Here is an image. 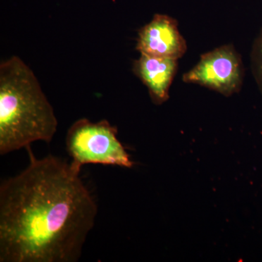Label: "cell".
<instances>
[{
    "instance_id": "obj_7",
    "label": "cell",
    "mask_w": 262,
    "mask_h": 262,
    "mask_svg": "<svg viewBox=\"0 0 262 262\" xmlns=\"http://www.w3.org/2000/svg\"><path fill=\"white\" fill-rule=\"evenodd\" d=\"M251 65L253 76L262 94V29L253 43L251 52Z\"/></svg>"
},
{
    "instance_id": "obj_4",
    "label": "cell",
    "mask_w": 262,
    "mask_h": 262,
    "mask_svg": "<svg viewBox=\"0 0 262 262\" xmlns=\"http://www.w3.org/2000/svg\"><path fill=\"white\" fill-rule=\"evenodd\" d=\"M244 77L241 56L233 46L227 45L203 55L195 67L183 75V81L229 96L241 90Z\"/></svg>"
},
{
    "instance_id": "obj_1",
    "label": "cell",
    "mask_w": 262,
    "mask_h": 262,
    "mask_svg": "<svg viewBox=\"0 0 262 262\" xmlns=\"http://www.w3.org/2000/svg\"><path fill=\"white\" fill-rule=\"evenodd\" d=\"M0 187V261L75 262L94 227L97 205L76 170L48 155Z\"/></svg>"
},
{
    "instance_id": "obj_2",
    "label": "cell",
    "mask_w": 262,
    "mask_h": 262,
    "mask_svg": "<svg viewBox=\"0 0 262 262\" xmlns=\"http://www.w3.org/2000/svg\"><path fill=\"white\" fill-rule=\"evenodd\" d=\"M54 110L37 77L18 56L0 64V155L50 143L57 131Z\"/></svg>"
},
{
    "instance_id": "obj_5",
    "label": "cell",
    "mask_w": 262,
    "mask_h": 262,
    "mask_svg": "<svg viewBox=\"0 0 262 262\" xmlns=\"http://www.w3.org/2000/svg\"><path fill=\"white\" fill-rule=\"evenodd\" d=\"M187 43L175 19L156 14L139 31L136 49L141 54L178 60L187 51Z\"/></svg>"
},
{
    "instance_id": "obj_6",
    "label": "cell",
    "mask_w": 262,
    "mask_h": 262,
    "mask_svg": "<svg viewBox=\"0 0 262 262\" xmlns=\"http://www.w3.org/2000/svg\"><path fill=\"white\" fill-rule=\"evenodd\" d=\"M177 70V59L141 54L134 63L136 75L145 84L155 104L169 98V89Z\"/></svg>"
},
{
    "instance_id": "obj_3",
    "label": "cell",
    "mask_w": 262,
    "mask_h": 262,
    "mask_svg": "<svg viewBox=\"0 0 262 262\" xmlns=\"http://www.w3.org/2000/svg\"><path fill=\"white\" fill-rule=\"evenodd\" d=\"M117 134V127L107 120L93 122L82 118L74 122L66 138L72 166L80 171L87 164L132 168L134 162Z\"/></svg>"
}]
</instances>
